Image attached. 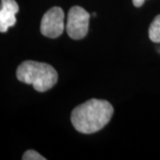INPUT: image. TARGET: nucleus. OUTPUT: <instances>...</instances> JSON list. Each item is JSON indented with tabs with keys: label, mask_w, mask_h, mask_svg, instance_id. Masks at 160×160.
<instances>
[{
	"label": "nucleus",
	"mask_w": 160,
	"mask_h": 160,
	"mask_svg": "<svg viewBox=\"0 0 160 160\" xmlns=\"http://www.w3.org/2000/svg\"><path fill=\"white\" fill-rule=\"evenodd\" d=\"M114 109L105 100L91 99L76 107L71 112V123L77 131L90 134L100 131L112 118Z\"/></svg>",
	"instance_id": "1"
},
{
	"label": "nucleus",
	"mask_w": 160,
	"mask_h": 160,
	"mask_svg": "<svg viewBox=\"0 0 160 160\" xmlns=\"http://www.w3.org/2000/svg\"><path fill=\"white\" fill-rule=\"evenodd\" d=\"M16 77L19 81L32 85L36 91L46 92L57 83V71L51 65L34 61H25L17 68Z\"/></svg>",
	"instance_id": "2"
},
{
	"label": "nucleus",
	"mask_w": 160,
	"mask_h": 160,
	"mask_svg": "<svg viewBox=\"0 0 160 160\" xmlns=\"http://www.w3.org/2000/svg\"><path fill=\"white\" fill-rule=\"evenodd\" d=\"M90 14L80 6H72L67 18L66 30L72 39L84 38L88 32Z\"/></svg>",
	"instance_id": "3"
},
{
	"label": "nucleus",
	"mask_w": 160,
	"mask_h": 160,
	"mask_svg": "<svg viewBox=\"0 0 160 160\" xmlns=\"http://www.w3.org/2000/svg\"><path fill=\"white\" fill-rule=\"evenodd\" d=\"M64 30V12L59 6L49 9L41 20L40 31L43 36L50 38H56Z\"/></svg>",
	"instance_id": "4"
},
{
	"label": "nucleus",
	"mask_w": 160,
	"mask_h": 160,
	"mask_svg": "<svg viewBox=\"0 0 160 160\" xmlns=\"http://www.w3.org/2000/svg\"><path fill=\"white\" fill-rule=\"evenodd\" d=\"M19 12V6L15 0H1L0 6V31L6 32L16 23L15 14Z\"/></svg>",
	"instance_id": "5"
},
{
	"label": "nucleus",
	"mask_w": 160,
	"mask_h": 160,
	"mask_svg": "<svg viewBox=\"0 0 160 160\" xmlns=\"http://www.w3.org/2000/svg\"><path fill=\"white\" fill-rule=\"evenodd\" d=\"M149 37L154 43H160V14L156 16L149 28Z\"/></svg>",
	"instance_id": "6"
},
{
	"label": "nucleus",
	"mask_w": 160,
	"mask_h": 160,
	"mask_svg": "<svg viewBox=\"0 0 160 160\" xmlns=\"http://www.w3.org/2000/svg\"><path fill=\"white\" fill-rule=\"evenodd\" d=\"M23 160H46V158H44L42 155L38 153L33 149L27 150L22 156Z\"/></svg>",
	"instance_id": "7"
},
{
	"label": "nucleus",
	"mask_w": 160,
	"mask_h": 160,
	"mask_svg": "<svg viewBox=\"0 0 160 160\" xmlns=\"http://www.w3.org/2000/svg\"><path fill=\"white\" fill-rule=\"evenodd\" d=\"M145 0H132V3H133V6L135 7H141L144 4Z\"/></svg>",
	"instance_id": "8"
},
{
	"label": "nucleus",
	"mask_w": 160,
	"mask_h": 160,
	"mask_svg": "<svg viewBox=\"0 0 160 160\" xmlns=\"http://www.w3.org/2000/svg\"><path fill=\"white\" fill-rule=\"evenodd\" d=\"M92 16H95V15H96V13H95V12H92Z\"/></svg>",
	"instance_id": "9"
}]
</instances>
